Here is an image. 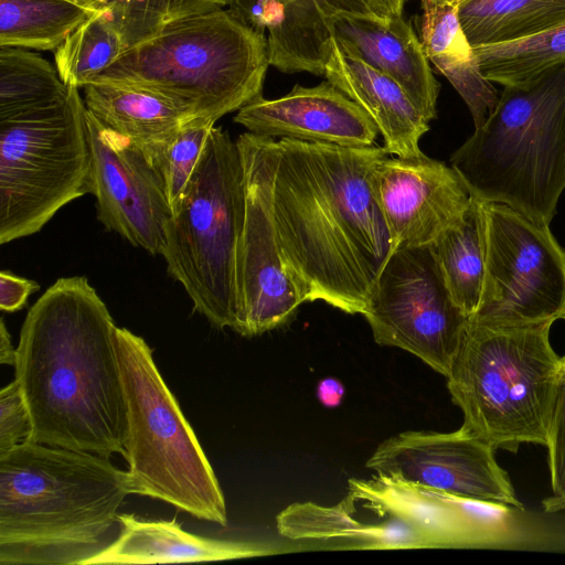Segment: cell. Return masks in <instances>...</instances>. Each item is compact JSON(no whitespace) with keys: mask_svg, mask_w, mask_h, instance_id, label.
<instances>
[{"mask_svg":"<svg viewBox=\"0 0 565 565\" xmlns=\"http://www.w3.org/2000/svg\"><path fill=\"white\" fill-rule=\"evenodd\" d=\"M384 147L277 141L273 216L282 263L303 302L363 315L392 239L370 178Z\"/></svg>","mask_w":565,"mask_h":565,"instance_id":"1","label":"cell"},{"mask_svg":"<svg viewBox=\"0 0 565 565\" xmlns=\"http://www.w3.org/2000/svg\"><path fill=\"white\" fill-rule=\"evenodd\" d=\"M116 324L85 277L57 279L29 310L14 380L39 444L126 455L127 411Z\"/></svg>","mask_w":565,"mask_h":565,"instance_id":"2","label":"cell"},{"mask_svg":"<svg viewBox=\"0 0 565 565\" xmlns=\"http://www.w3.org/2000/svg\"><path fill=\"white\" fill-rule=\"evenodd\" d=\"M131 493L108 457L26 439L0 457V564L84 565Z\"/></svg>","mask_w":565,"mask_h":565,"instance_id":"3","label":"cell"},{"mask_svg":"<svg viewBox=\"0 0 565 565\" xmlns=\"http://www.w3.org/2000/svg\"><path fill=\"white\" fill-rule=\"evenodd\" d=\"M450 166L473 198L550 225L565 190V66L525 86H503Z\"/></svg>","mask_w":565,"mask_h":565,"instance_id":"4","label":"cell"},{"mask_svg":"<svg viewBox=\"0 0 565 565\" xmlns=\"http://www.w3.org/2000/svg\"><path fill=\"white\" fill-rule=\"evenodd\" d=\"M267 39L224 8L168 26L129 47L92 83L146 89L215 124L263 96Z\"/></svg>","mask_w":565,"mask_h":565,"instance_id":"5","label":"cell"},{"mask_svg":"<svg viewBox=\"0 0 565 565\" xmlns=\"http://www.w3.org/2000/svg\"><path fill=\"white\" fill-rule=\"evenodd\" d=\"M553 322L489 326L469 320L447 376L463 426L494 449L545 446L563 356Z\"/></svg>","mask_w":565,"mask_h":565,"instance_id":"6","label":"cell"},{"mask_svg":"<svg viewBox=\"0 0 565 565\" xmlns=\"http://www.w3.org/2000/svg\"><path fill=\"white\" fill-rule=\"evenodd\" d=\"M115 347L126 401L125 458L131 492L226 525L220 483L151 349L142 338L118 327Z\"/></svg>","mask_w":565,"mask_h":565,"instance_id":"7","label":"cell"},{"mask_svg":"<svg viewBox=\"0 0 565 565\" xmlns=\"http://www.w3.org/2000/svg\"><path fill=\"white\" fill-rule=\"evenodd\" d=\"M244 170L236 141L221 127L209 134L161 252L193 309L218 329H236V263L244 222Z\"/></svg>","mask_w":565,"mask_h":565,"instance_id":"8","label":"cell"},{"mask_svg":"<svg viewBox=\"0 0 565 565\" xmlns=\"http://www.w3.org/2000/svg\"><path fill=\"white\" fill-rule=\"evenodd\" d=\"M86 106L68 86L64 103L0 120V243L35 234L56 212L92 193Z\"/></svg>","mask_w":565,"mask_h":565,"instance_id":"9","label":"cell"},{"mask_svg":"<svg viewBox=\"0 0 565 565\" xmlns=\"http://www.w3.org/2000/svg\"><path fill=\"white\" fill-rule=\"evenodd\" d=\"M478 203L484 277L478 310L469 320L525 326L563 319L565 250L550 226L536 224L504 204Z\"/></svg>","mask_w":565,"mask_h":565,"instance_id":"10","label":"cell"},{"mask_svg":"<svg viewBox=\"0 0 565 565\" xmlns=\"http://www.w3.org/2000/svg\"><path fill=\"white\" fill-rule=\"evenodd\" d=\"M363 316L376 343L405 350L445 377L469 323L450 296L430 245L392 250Z\"/></svg>","mask_w":565,"mask_h":565,"instance_id":"11","label":"cell"},{"mask_svg":"<svg viewBox=\"0 0 565 565\" xmlns=\"http://www.w3.org/2000/svg\"><path fill=\"white\" fill-rule=\"evenodd\" d=\"M243 170L245 211L237 263V324L244 337L279 328L303 302L282 263L273 216L277 141L253 132L236 139Z\"/></svg>","mask_w":565,"mask_h":565,"instance_id":"12","label":"cell"},{"mask_svg":"<svg viewBox=\"0 0 565 565\" xmlns=\"http://www.w3.org/2000/svg\"><path fill=\"white\" fill-rule=\"evenodd\" d=\"M353 499L379 515L396 516L420 532L431 548H499L530 540L507 504L476 500L374 475L351 479Z\"/></svg>","mask_w":565,"mask_h":565,"instance_id":"13","label":"cell"},{"mask_svg":"<svg viewBox=\"0 0 565 565\" xmlns=\"http://www.w3.org/2000/svg\"><path fill=\"white\" fill-rule=\"evenodd\" d=\"M494 450L463 425L450 433L409 430L380 444L366 468L376 476L523 510Z\"/></svg>","mask_w":565,"mask_h":565,"instance_id":"14","label":"cell"},{"mask_svg":"<svg viewBox=\"0 0 565 565\" xmlns=\"http://www.w3.org/2000/svg\"><path fill=\"white\" fill-rule=\"evenodd\" d=\"M92 153V193L97 218L134 246L161 254L172 216L161 174L151 159L86 108Z\"/></svg>","mask_w":565,"mask_h":565,"instance_id":"15","label":"cell"},{"mask_svg":"<svg viewBox=\"0 0 565 565\" xmlns=\"http://www.w3.org/2000/svg\"><path fill=\"white\" fill-rule=\"evenodd\" d=\"M393 249L430 245L457 224L472 196L450 166L427 157H384L370 178Z\"/></svg>","mask_w":565,"mask_h":565,"instance_id":"16","label":"cell"},{"mask_svg":"<svg viewBox=\"0 0 565 565\" xmlns=\"http://www.w3.org/2000/svg\"><path fill=\"white\" fill-rule=\"evenodd\" d=\"M234 121L256 135L347 147L373 146L380 134L371 117L328 81L297 84L275 99L260 96L238 109Z\"/></svg>","mask_w":565,"mask_h":565,"instance_id":"17","label":"cell"},{"mask_svg":"<svg viewBox=\"0 0 565 565\" xmlns=\"http://www.w3.org/2000/svg\"><path fill=\"white\" fill-rule=\"evenodd\" d=\"M267 39L269 64L285 73L323 76L339 13H374L369 0H231L230 7Z\"/></svg>","mask_w":565,"mask_h":565,"instance_id":"18","label":"cell"},{"mask_svg":"<svg viewBox=\"0 0 565 565\" xmlns=\"http://www.w3.org/2000/svg\"><path fill=\"white\" fill-rule=\"evenodd\" d=\"M327 24L342 53L390 76L428 121L436 118L439 84L419 38L403 17L339 13Z\"/></svg>","mask_w":565,"mask_h":565,"instance_id":"19","label":"cell"},{"mask_svg":"<svg viewBox=\"0 0 565 565\" xmlns=\"http://www.w3.org/2000/svg\"><path fill=\"white\" fill-rule=\"evenodd\" d=\"M323 76L371 117L388 154L411 159L425 156L419 141L429 130V121L398 83L342 53L333 42Z\"/></svg>","mask_w":565,"mask_h":565,"instance_id":"20","label":"cell"},{"mask_svg":"<svg viewBox=\"0 0 565 565\" xmlns=\"http://www.w3.org/2000/svg\"><path fill=\"white\" fill-rule=\"evenodd\" d=\"M118 520L116 539L84 565L223 561L277 553L255 543L191 534L175 519L156 521L120 513Z\"/></svg>","mask_w":565,"mask_h":565,"instance_id":"21","label":"cell"},{"mask_svg":"<svg viewBox=\"0 0 565 565\" xmlns=\"http://www.w3.org/2000/svg\"><path fill=\"white\" fill-rule=\"evenodd\" d=\"M374 514V519H363L347 494L332 507L294 503L276 520L279 533L290 540L335 541L348 548H431L420 532L399 518Z\"/></svg>","mask_w":565,"mask_h":565,"instance_id":"22","label":"cell"},{"mask_svg":"<svg viewBox=\"0 0 565 565\" xmlns=\"http://www.w3.org/2000/svg\"><path fill=\"white\" fill-rule=\"evenodd\" d=\"M82 88L85 106L98 121L134 142L153 163L180 128L195 119L183 105L146 89L110 83Z\"/></svg>","mask_w":565,"mask_h":565,"instance_id":"23","label":"cell"},{"mask_svg":"<svg viewBox=\"0 0 565 565\" xmlns=\"http://www.w3.org/2000/svg\"><path fill=\"white\" fill-rule=\"evenodd\" d=\"M420 42L425 54L467 105L475 128L494 110L499 92L482 73L458 17V3L420 0Z\"/></svg>","mask_w":565,"mask_h":565,"instance_id":"24","label":"cell"},{"mask_svg":"<svg viewBox=\"0 0 565 565\" xmlns=\"http://www.w3.org/2000/svg\"><path fill=\"white\" fill-rule=\"evenodd\" d=\"M458 17L472 47L533 36L565 22V0H461Z\"/></svg>","mask_w":565,"mask_h":565,"instance_id":"25","label":"cell"},{"mask_svg":"<svg viewBox=\"0 0 565 565\" xmlns=\"http://www.w3.org/2000/svg\"><path fill=\"white\" fill-rule=\"evenodd\" d=\"M430 247L452 300L470 319L478 310L484 277V242L476 198L463 217Z\"/></svg>","mask_w":565,"mask_h":565,"instance_id":"26","label":"cell"},{"mask_svg":"<svg viewBox=\"0 0 565 565\" xmlns=\"http://www.w3.org/2000/svg\"><path fill=\"white\" fill-rule=\"evenodd\" d=\"M97 12L73 0H0V47L55 52Z\"/></svg>","mask_w":565,"mask_h":565,"instance_id":"27","label":"cell"},{"mask_svg":"<svg viewBox=\"0 0 565 565\" xmlns=\"http://www.w3.org/2000/svg\"><path fill=\"white\" fill-rule=\"evenodd\" d=\"M67 95L56 67L41 55L0 47V120L57 106Z\"/></svg>","mask_w":565,"mask_h":565,"instance_id":"28","label":"cell"},{"mask_svg":"<svg viewBox=\"0 0 565 565\" xmlns=\"http://www.w3.org/2000/svg\"><path fill=\"white\" fill-rule=\"evenodd\" d=\"M473 49L489 81L502 86H525L565 66V22L522 40Z\"/></svg>","mask_w":565,"mask_h":565,"instance_id":"29","label":"cell"},{"mask_svg":"<svg viewBox=\"0 0 565 565\" xmlns=\"http://www.w3.org/2000/svg\"><path fill=\"white\" fill-rule=\"evenodd\" d=\"M127 50L122 35L102 17L99 10L54 52L55 67L66 86L82 88Z\"/></svg>","mask_w":565,"mask_h":565,"instance_id":"30","label":"cell"},{"mask_svg":"<svg viewBox=\"0 0 565 565\" xmlns=\"http://www.w3.org/2000/svg\"><path fill=\"white\" fill-rule=\"evenodd\" d=\"M230 4L231 0H104L100 14L122 35L129 49L175 22Z\"/></svg>","mask_w":565,"mask_h":565,"instance_id":"31","label":"cell"},{"mask_svg":"<svg viewBox=\"0 0 565 565\" xmlns=\"http://www.w3.org/2000/svg\"><path fill=\"white\" fill-rule=\"evenodd\" d=\"M213 124L192 119L184 124L154 163L163 180L171 212L185 195Z\"/></svg>","mask_w":565,"mask_h":565,"instance_id":"32","label":"cell"},{"mask_svg":"<svg viewBox=\"0 0 565 565\" xmlns=\"http://www.w3.org/2000/svg\"><path fill=\"white\" fill-rule=\"evenodd\" d=\"M552 495L542 501L545 512L565 511V362L561 371L546 444Z\"/></svg>","mask_w":565,"mask_h":565,"instance_id":"33","label":"cell"},{"mask_svg":"<svg viewBox=\"0 0 565 565\" xmlns=\"http://www.w3.org/2000/svg\"><path fill=\"white\" fill-rule=\"evenodd\" d=\"M31 433L30 412L14 380L0 391V457L29 439Z\"/></svg>","mask_w":565,"mask_h":565,"instance_id":"34","label":"cell"},{"mask_svg":"<svg viewBox=\"0 0 565 565\" xmlns=\"http://www.w3.org/2000/svg\"><path fill=\"white\" fill-rule=\"evenodd\" d=\"M38 282L13 275L9 270L0 273V308L2 311L14 312L22 309L29 296L39 290Z\"/></svg>","mask_w":565,"mask_h":565,"instance_id":"35","label":"cell"},{"mask_svg":"<svg viewBox=\"0 0 565 565\" xmlns=\"http://www.w3.org/2000/svg\"><path fill=\"white\" fill-rule=\"evenodd\" d=\"M317 395L323 406L337 407L342 402L344 386L338 379L327 377L319 382Z\"/></svg>","mask_w":565,"mask_h":565,"instance_id":"36","label":"cell"},{"mask_svg":"<svg viewBox=\"0 0 565 565\" xmlns=\"http://www.w3.org/2000/svg\"><path fill=\"white\" fill-rule=\"evenodd\" d=\"M405 0H369L372 11L382 17H403Z\"/></svg>","mask_w":565,"mask_h":565,"instance_id":"37","label":"cell"},{"mask_svg":"<svg viewBox=\"0 0 565 565\" xmlns=\"http://www.w3.org/2000/svg\"><path fill=\"white\" fill-rule=\"evenodd\" d=\"M17 349L13 348L11 337L6 328L3 319L0 321V363L14 366Z\"/></svg>","mask_w":565,"mask_h":565,"instance_id":"38","label":"cell"},{"mask_svg":"<svg viewBox=\"0 0 565 565\" xmlns=\"http://www.w3.org/2000/svg\"><path fill=\"white\" fill-rule=\"evenodd\" d=\"M73 1H76L94 11H99L102 8L99 0H73Z\"/></svg>","mask_w":565,"mask_h":565,"instance_id":"39","label":"cell"},{"mask_svg":"<svg viewBox=\"0 0 565 565\" xmlns=\"http://www.w3.org/2000/svg\"><path fill=\"white\" fill-rule=\"evenodd\" d=\"M438 1H447V2H455V3H459L461 0H438Z\"/></svg>","mask_w":565,"mask_h":565,"instance_id":"40","label":"cell"},{"mask_svg":"<svg viewBox=\"0 0 565 565\" xmlns=\"http://www.w3.org/2000/svg\"><path fill=\"white\" fill-rule=\"evenodd\" d=\"M563 319L565 320V312H564ZM563 360L565 362V355L563 356Z\"/></svg>","mask_w":565,"mask_h":565,"instance_id":"41","label":"cell"},{"mask_svg":"<svg viewBox=\"0 0 565 565\" xmlns=\"http://www.w3.org/2000/svg\"><path fill=\"white\" fill-rule=\"evenodd\" d=\"M99 2H100V4H102V7H103V4H104V0H99ZM100 9H102V8H100Z\"/></svg>","mask_w":565,"mask_h":565,"instance_id":"42","label":"cell"}]
</instances>
